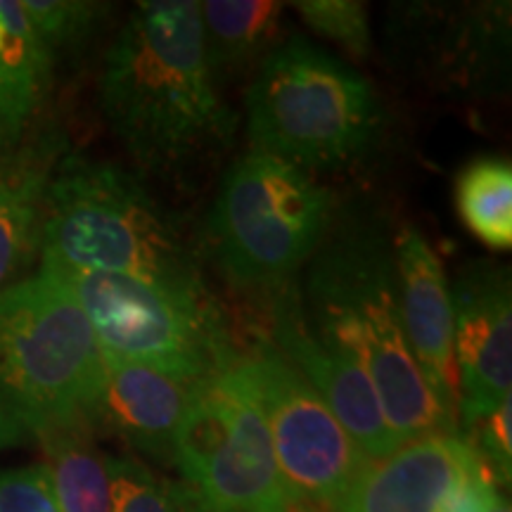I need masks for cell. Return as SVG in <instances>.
I'll return each instance as SVG.
<instances>
[{
  "label": "cell",
  "mask_w": 512,
  "mask_h": 512,
  "mask_svg": "<svg viewBox=\"0 0 512 512\" xmlns=\"http://www.w3.org/2000/svg\"><path fill=\"white\" fill-rule=\"evenodd\" d=\"M15 143H19V140L12 136L8 121H5V117H3V110H0V150H3V147L15 145Z\"/></svg>",
  "instance_id": "obj_26"
},
{
  "label": "cell",
  "mask_w": 512,
  "mask_h": 512,
  "mask_svg": "<svg viewBox=\"0 0 512 512\" xmlns=\"http://www.w3.org/2000/svg\"><path fill=\"white\" fill-rule=\"evenodd\" d=\"M477 460V451L460 434L406 441L387 458L370 460L335 512H439L448 491Z\"/></svg>",
  "instance_id": "obj_13"
},
{
  "label": "cell",
  "mask_w": 512,
  "mask_h": 512,
  "mask_svg": "<svg viewBox=\"0 0 512 512\" xmlns=\"http://www.w3.org/2000/svg\"><path fill=\"white\" fill-rule=\"evenodd\" d=\"M88 422L64 427L41 441L50 484L62 512H112L107 453Z\"/></svg>",
  "instance_id": "obj_17"
},
{
  "label": "cell",
  "mask_w": 512,
  "mask_h": 512,
  "mask_svg": "<svg viewBox=\"0 0 512 512\" xmlns=\"http://www.w3.org/2000/svg\"><path fill=\"white\" fill-rule=\"evenodd\" d=\"M460 219L484 245H512V166L505 159L482 157L460 171L456 183Z\"/></svg>",
  "instance_id": "obj_19"
},
{
  "label": "cell",
  "mask_w": 512,
  "mask_h": 512,
  "mask_svg": "<svg viewBox=\"0 0 512 512\" xmlns=\"http://www.w3.org/2000/svg\"><path fill=\"white\" fill-rule=\"evenodd\" d=\"M273 347L302 373L328 403L344 432L370 460L387 458L401 446L384 418L380 396L370 377L347 356L330 349L311 330L302 299L285 285L271 292Z\"/></svg>",
  "instance_id": "obj_11"
},
{
  "label": "cell",
  "mask_w": 512,
  "mask_h": 512,
  "mask_svg": "<svg viewBox=\"0 0 512 512\" xmlns=\"http://www.w3.org/2000/svg\"><path fill=\"white\" fill-rule=\"evenodd\" d=\"M200 12L214 76L256 60L273 46L283 22V5L271 0H209Z\"/></svg>",
  "instance_id": "obj_18"
},
{
  "label": "cell",
  "mask_w": 512,
  "mask_h": 512,
  "mask_svg": "<svg viewBox=\"0 0 512 512\" xmlns=\"http://www.w3.org/2000/svg\"><path fill=\"white\" fill-rule=\"evenodd\" d=\"M112 512H211L195 486L157 475L133 456H107Z\"/></svg>",
  "instance_id": "obj_20"
},
{
  "label": "cell",
  "mask_w": 512,
  "mask_h": 512,
  "mask_svg": "<svg viewBox=\"0 0 512 512\" xmlns=\"http://www.w3.org/2000/svg\"><path fill=\"white\" fill-rule=\"evenodd\" d=\"M105 356L79 306L38 271L0 292V451L88 422Z\"/></svg>",
  "instance_id": "obj_4"
},
{
  "label": "cell",
  "mask_w": 512,
  "mask_h": 512,
  "mask_svg": "<svg viewBox=\"0 0 512 512\" xmlns=\"http://www.w3.org/2000/svg\"><path fill=\"white\" fill-rule=\"evenodd\" d=\"M0 512H62L46 467L0 472Z\"/></svg>",
  "instance_id": "obj_24"
},
{
  "label": "cell",
  "mask_w": 512,
  "mask_h": 512,
  "mask_svg": "<svg viewBox=\"0 0 512 512\" xmlns=\"http://www.w3.org/2000/svg\"><path fill=\"white\" fill-rule=\"evenodd\" d=\"M60 159L55 138L0 150V292L41 252L48 185Z\"/></svg>",
  "instance_id": "obj_15"
},
{
  "label": "cell",
  "mask_w": 512,
  "mask_h": 512,
  "mask_svg": "<svg viewBox=\"0 0 512 512\" xmlns=\"http://www.w3.org/2000/svg\"><path fill=\"white\" fill-rule=\"evenodd\" d=\"M394 256L408 347L441 406L458 418L453 304L444 266L415 228L401 230Z\"/></svg>",
  "instance_id": "obj_14"
},
{
  "label": "cell",
  "mask_w": 512,
  "mask_h": 512,
  "mask_svg": "<svg viewBox=\"0 0 512 512\" xmlns=\"http://www.w3.org/2000/svg\"><path fill=\"white\" fill-rule=\"evenodd\" d=\"M41 259L214 297L181 223L114 164L62 157L50 178Z\"/></svg>",
  "instance_id": "obj_3"
},
{
  "label": "cell",
  "mask_w": 512,
  "mask_h": 512,
  "mask_svg": "<svg viewBox=\"0 0 512 512\" xmlns=\"http://www.w3.org/2000/svg\"><path fill=\"white\" fill-rule=\"evenodd\" d=\"M510 399L498 403L489 413L479 415L467 427L470 432V446L477 456L494 470L498 482L508 484L512 472V420H510Z\"/></svg>",
  "instance_id": "obj_23"
},
{
  "label": "cell",
  "mask_w": 512,
  "mask_h": 512,
  "mask_svg": "<svg viewBox=\"0 0 512 512\" xmlns=\"http://www.w3.org/2000/svg\"><path fill=\"white\" fill-rule=\"evenodd\" d=\"M498 477L482 458L472 465V470L465 477H460L456 486L448 491L444 503L439 505V512H489L498 491Z\"/></svg>",
  "instance_id": "obj_25"
},
{
  "label": "cell",
  "mask_w": 512,
  "mask_h": 512,
  "mask_svg": "<svg viewBox=\"0 0 512 512\" xmlns=\"http://www.w3.org/2000/svg\"><path fill=\"white\" fill-rule=\"evenodd\" d=\"M22 8L53 55L83 41L105 15V5L81 0H22Z\"/></svg>",
  "instance_id": "obj_21"
},
{
  "label": "cell",
  "mask_w": 512,
  "mask_h": 512,
  "mask_svg": "<svg viewBox=\"0 0 512 512\" xmlns=\"http://www.w3.org/2000/svg\"><path fill=\"white\" fill-rule=\"evenodd\" d=\"M53 62L22 0H0V110L17 140L46 100Z\"/></svg>",
  "instance_id": "obj_16"
},
{
  "label": "cell",
  "mask_w": 512,
  "mask_h": 512,
  "mask_svg": "<svg viewBox=\"0 0 512 512\" xmlns=\"http://www.w3.org/2000/svg\"><path fill=\"white\" fill-rule=\"evenodd\" d=\"M197 387V380L169 370L105 356V382L91 427L117 434L140 456L174 463L178 427Z\"/></svg>",
  "instance_id": "obj_12"
},
{
  "label": "cell",
  "mask_w": 512,
  "mask_h": 512,
  "mask_svg": "<svg viewBox=\"0 0 512 512\" xmlns=\"http://www.w3.org/2000/svg\"><path fill=\"white\" fill-rule=\"evenodd\" d=\"M302 309L323 344L351 358L373 382L401 444L458 434L420 373L403 328L394 247L368 228H344L311 256Z\"/></svg>",
  "instance_id": "obj_2"
},
{
  "label": "cell",
  "mask_w": 512,
  "mask_h": 512,
  "mask_svg": "<svg viewBox=\"0 0 512 512\" xmlns=\"http://www.w3.org/2000/svg\"><path fill=\"white\" fill-rule=\"evenodd\" d=\"M100 105L128 155L155 174L228 143L233 114L216 91L200 3L145 0L131 10L107 53Z\"/></svg>",
  "instance_id": "obj_1"
},
{
  "label": "cell",
  "mask_w": 512,
  "mask_h": 512,
  "mask_svg": "<svg viewBox=\"0 0 512 512\" xmlns=\"http://www.w3.org/2000/svg\"><path fill=\"white\" fill-rule=\"evenodd\" d=\"M332 221V195L309 171L247 152L223 176L209 214V245L242 290L275 292L316 254Z\"/></svg>",
  "instance_id": "obj_6"
},
{
  "label": "cell",
  "mask_w": 512,
  "mask_h": 512,
  "mask_svg": "<svg viewBox=\"0 0 512 512\" xmlns=\"http://www.w3.org/2000/svg\"><path fill=\"white\" fill-rule=\"evenodd\" d=\"M458 425H470L512 387V292L508 268L475 266L451 290Z\"/></svg>",
  "instance_id": "obj_10"
},
{
  "label": "cell",
  "mask_w": 512,
  "mask_h": 512,
  "mask_svg": "<svg viewBox=\"0 0 512 512\" xmlns=\"http://www.w3.org/2000/svg\"><path fill=\"white\" fill-rule=\"evenodd\" d=\"M306 27L328 41L339 43L351 55L366 57L370 53L368 10L356 0H304L294 3Z\"/></svg>",
  "instance_id": "obj_22"
},
{
  "label": "cell",
  "mask_w": 512,
  "mask_h": 512,
  "mask_svg": "<svg viewBox=\"0 0 512 512\" xmlns=\"http://www.w3.org/2000/svg\"><path fill=\"white\" fill-rule=\"evenodd\" d=\"M240 363L266 418L292 508L335 510L370 458L271 342H259L252 354H240Z\"/></svg>",
  "instance_id": "obj_9"
},
{
  "label": "cell",
  "mask_w": 512,
  "mask_h": 512,
  "mask_svg": "<svg viewBox=\"0 0 512 512\" xmlns=\"http://www.w3.org/2000/svg\"><path fill=\"white\" fill-rule=\"evenodd\" d=\"M174 463L211 512H294L240 356L195 389L176 434Z\"/></svg>",
  "instance_id": "obj_8"
},
{
  "label": "cell",
  "mask_w": 512,
  "mask_h": 512,
  "mask_svg": "<svg viewBox=\"0 0 512 512\" xmlns=\"http://www.w3.org/2000/svg\"><path fill=\"white\" fill-rule=\"evenodd\" d=\"M41 271L74 299L102 356L209 380L238 361L216 297H195L128 275L81 271L41 259Z\"/></svg>",
  "instance_id": "obj_7"
},
{
  "label": "cell",
  "mask_w": 512,
  "mask_h": 512,
  "mask_svg": "<svg viewBox=\"0 0 512 512\" xmlns=\"http://www.w3.org/2000/svg\"><path fill=\"white\" fill-rule=\"evenodd\" d=\"M489 512H512V510H510V501H508V498H503L501 494H498V496L494 498V503H491Z\"/></svg>",
  "instance_id": "obj_27"
},
{
  "label": "cell",
  "mask_w": 512,
  "mask_h": 512,
  "mask_svg": "<svg viewBox=\"0 0 512 512\" xmlns=\"http://www.w3.org/2000/svg\"><path fill=\"white\" fill-rule=\"evenodd\" d=\"M380 126V100L366 76L304 36L273 48L247 91L252 150L309 174L366 155Z\"/></svg>",
  "instance_id": "obj_5"
}]
</instances>
